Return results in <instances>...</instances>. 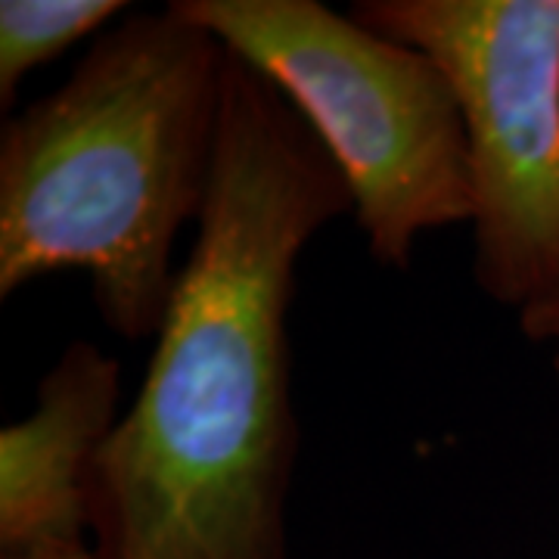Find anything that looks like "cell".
I'll list each match as a JSON object with an SVG mask.
<instances>
[{
    "label": "cell",
    "instance_id": "cell-1",
    "mask_svg": "<svg viewBox=\"0 0 559 559\" xmlns=\"http://www.w3.org/2000/svg\"><path fill=\"white\" fill-rule=\"evenodd\" d=\"M352 212L274 84L227 57L218 150L138 399L91 476L100 559H286L301 252Z\"/></svg>",
    "mask_w": 559,
    "mask_h": 559
},
{
    "label": "cell",
    "instance_id": "cell-2",
    "mask_svg": "<svg viewBox=\"0 0 559 559\" xmlns=\"http://www.w3.org/2000/svg\"><path fill=\"white\" fill-rule=\"evenodd\" d=\"M227 50L175 3L124 13L0 134V299L81 271L103 323L156 340L175 246L200 224Z\"/></svg>",
    "mask_w": 559,
    "mask_h": 559
},
{
    "label": "cell",
    "instance_id": "cell-3",
    "mask_svg": "<svg viewBox=\"0 0 559 559\" xmlns=\"http://www.w3.org/2000/svg\"><path fill=\"white\" fill-rule=\"evenodd\" d=\"M296 109L340 168L367 252L411 267L417 242L473 224L466 138L441 69L320 0H171Z\"/></svg>",
    "mask_w": 559,
    "mask_h": 559
},
{
    "label": "cell",
    "instance_id": "cell-4",
    "mask_svg": "<svg viewBox=\"0 0 559 559\" xmlns=\"http://www.w3.org/2000/svg\"><path fill=\"white\" fill-rule=\"evenodd\" d=\"M441 69L473 180L479 289L520 311L559 264V0H360Z\"/></svg>",
    "mask_w": 559,
    "mask_h": 559
},
{
    "label": "cell",
    "instance_id": "cell-5",
    "mask_svg": "<svg viewBox=\"0 0 559 559\" xmlns=\"http://www.w3.org/2000/svg\"><path fill=\"white\" fill-rule=\"evenodd\" d=\"M119 360L79 340L44 373L35 407L0 429L3 554L81 544L91 532V476L119 426Z\"/></svg>",
    "mask_w": 559,
    "mask_h": 559
},
{
    "label": "cell",
    "instance_id": "cell-6",
    "mask_svg": "<svg viewBox=\"0 0 559 559\" xmlns=\"http://www.w3.org/2000/svg\"><path fill=\"white\" fill-rule=\"evenodd\" d=\"M124 13V0H0V103L10 106L32 72L100 38Z\"/></svg>",
    "mask_w": 559,
    "mask_h": 559
},
{
    "label": "cell",
    "instance_id": "cell-7",
    "mask_svg": "<svg viewBox=\"0 0 559 559\" xmlns=\"http://www.w3.org/2000/svg\"><path fill=\"white\" fill-rule=\"evenodd\" d=\"M516 314H520L522 333L544 348H550V364L559 380V264L538 296L525 301Z\"/></svg>",
    "mask_w": 559,
    "mask_h": 559
},
{
    "label": "cell",
    "instance_id": "cell-8",
    "mask_svg": "<svg viewBox=\"0 0 559 559\" xmlns=\"http://www.w3.org/2000/svg\"><path fill=\"white\" fill-rule=\"evenodd\" d=\"M3 559H100L94 547L81 544H60V547H40V550H25V554H3Z\"/></svg>",
    "mask_w": 559,
    "mask_h": 559
}]
</instances>
